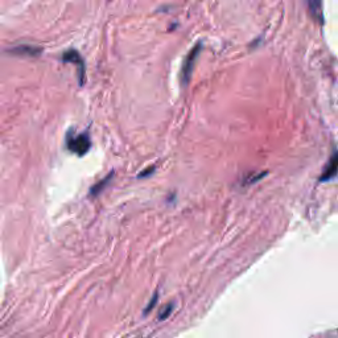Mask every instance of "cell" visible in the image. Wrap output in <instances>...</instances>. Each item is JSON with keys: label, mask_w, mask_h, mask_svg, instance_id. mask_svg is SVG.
I'll list each match as a JSON object with an SVG mask.
<instances>
[{"label": "cell", "mask_w": 338, "mask_h": 338, "mask_svg": "<svg viewBox=\"0 0 338 338\" xmlns=\"http://www.w3.org/2000/svg\"><path fill=\"white\" fill-rule=\"evenodd\" d=\"M201 45L197 44L196 47L193 48L192 51L189 52V55L186 56L185 62H184V66H182V82L184 84H188L190 80V76H192L193 68H194V62H196L197 57L200 55Z\"/></svg>", "instance_id": "7a4b0ae2"}, {"label": "cell", "mask_w": 338, "mask_h": 338, "mask_svg": "<svg viewBox=\"0 0 338 338\" xmlns=\"http://www.w3.org/2000/svg\"><path fill=\"white\" fill-rule=\"evenodd\" d=\"M171 312H172V304H169V305H167V309H165L164 312H161L160 314H159V320H164V318H167Z\"/></svg>", "instance_id": "5b68a950"}, {"label": "cell", "mask_w": 338, "mask_h": 338, "mask_svg": "<svg viewBox=\"0 0 338 338\" xmlns=\"http://www.w3.org/2000/svg\"><path fill=\"white\" fill-rule=\"evenodd\" d=\"M68 147L72 152L82 156L90 148V138L88 134L73 135L72 138H68Z\"/></svg>", "instance_id": "6da1fadb"}, {"label": "cell", "mask_w": 338, "mask_h": 338, "mask_svg": "<svg viewBox=\"0 0 338 338\" xmlns=\"http://www.w3.org/2000/svg\"><path fill=\"white\" fill-rule=\"evenodd\" d=\"M156 301H157V294H155V297L152 298V301L149 302V305L147 306V309H146V313H148L149 310H151V309H152V306L155 305V304H156Z\"/></svg>", "instance_id": "8992f818"}, {"label": "cell", "mask_w": 338, "mask_h": 338, "mask_svg": "<svg viewBox=\"0 0 338 338\" xmlns=\"http://www.w3.org/2000/svg\"><path fill=\"white\" fill-rule=\"evenodd\" d=\"M308 8L309 12H310V16H312L317 23L322 24L323 18H322V7H321V0H308Z\"/></svg>", "instance_id": "277c9868"}, {"label": "cell", "mask_w": 338, "mask_h": 338, "mask_svg": "<svg viewBox=\"0 0 338 338\" xmlns=\"http://www.w3.org/2000/svg\"><path fill=\"white\" fill-rule=\"evenodd\" d=\"M338 175V151H335L330 156L329 161L326 163L323 168L322 173H321L320 180L321 181H330Z\"/></svg>", "instance_id": "3957f363"}]
</instances>
